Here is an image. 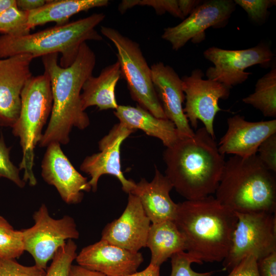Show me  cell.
Masks as SVG:
<instances>
[{"label":"cell","instance_id":"1","mask_svg":"<svg viewBox=\"0 0 276 276\" xmlns=\"http://www.w3.org/2000/svg\"><path fill=\"white\" fill-rule=\"evenodd\" d=\"M58 54L42 57L44 71L50 78L53 105L48 126L38 144L40 147L54 142L66 145L73 128L84 130L90 124L88 116L82 108L81 94L95 68V53L86 42L83 43L75 60L66 67L58 63Z\"/></svg>","mask_w":276,"mask_h":276},{"label":"cell","instance_id":"2","mask_svg":"<svg viewBox=\"0 0 276 276\" xmlns=\"http://www.w3.org/2000/svg\"><path fill=\"white\" fill-rule=\"evenodd\" d=\"M165 175L187 200L214 194L225 161L218 144L203 127L190 137L180 138L163 153Z\"/></svg>","mask_w":276,"mask_h":276},{"label":"cell","instance_id":"3","mask_svg":"<svg viewBox=\"0 0 276 276\" xmlns=\"http://www.w3.org/2000/svg\"><path fill=\"white\" fill-rule=\"evenodd\" d=\"M174 221L185 238L187 252L197 264L220 262L227 257L237 217L215 197L178 203Z\"/></svg>","mask_w":276,"mask_h":276},{"label":"cell","instance_id":"4","mask_svg":"<svg viewBox=\"0 0 276 276\" xmlns=\"http://www.w3.org/2000/svg\"><path fill=\"white\" fill-rule=\"evenodd\" d=\"M215 197L235 212L275 213V173L267 169L257 154L234 155L225 162Z\"/></svg>","mask_w":276,"mask_h":276},{"label":"cell","instance_id":"5","mask_svg":"<svg viewBox=\"0 0 276 276\" xmlns=\"http://www.w3.org/2000/svg\"><path fill=\"white\" fill-rule=\"evenodd\" d=\"M103 13L55 26L23 36H0V58L29 55L33 58L60 53L59 65L66 67L75 60L81 44L103 37L96 27L105 18Z\"/></svg>","mask_w":276,"mask_h":276},{"label":"cell","instance_id":"6","mask_svg":"<svg viewBox=\"0 0 276 276\" xmlns=\"http://www.w3.org/2000/svg\"><path fill=\"white\" fill-rule=\"evenodd\" d=\"M21 108L12 126V133L19 139L22 156L19 170L24 171L23 180L34 187L37 179L33 172L34 150L38 145L42 130L51 115L53 98L50 76L44 73L31 77L21 93Z\"/></svg>","mask_w":276,"mask_h":276},{"label":"cell","instance_id":"7","mask_svg":"<svg viewBox=\"0 0 276 276\" xmlns=\"http://www.w3.org/2000/svg\"><path fill=\"white\" fill-rule=\"evenodd\" d=\"M101 32L117 49L121 77L126 80L132 99L155 117L167 119L152 81L151 68L139 44L111 27L102 26Z\"/></svg>","mask_w":276,"mask_h":276},{"label":"cell","instance_id":"8","mask_svg":"<svg viewBox=\"0 0 276 276\" xmlns=\"http://www.w3.org/2000/svg\"><path fill=\"white\" fill-rule=\"evenodd\" d=\"M237 222L224 269L230 271L243 258L253 255L258 260L276 251L275 213L265 211L235 212Z\"/></svg>","mask_w":276,"mask_h":276},{"label":"cell","instance_id":"9","mask_svg":"<svg viewBox=\"0 0 276 276\" xmlns=\"http://www.w3.org/2000/svg\"><path fill=\"white\" fill-rule=\"evenodd\" d=\"M34 224L21 231L25 251L33 258L35 265L45 270L57 250L70 239H77L79 232L73 217L54 219L44 203L33 215Z\"/></svg>","mask_w":276,"mask_h":276},{"label":"cell","instance_id":"10","mask_svg":"<svg viewBox=\"0 0 276 276\" xmlns=\"http://www.w3.org/2000/svg\"><path fill=\"white\" fill-rule=\"evenodd\" d=\"M269 44L259 43L255 47L243 50H225L212 47L203 52L204 57L214 66L206 71V76L223 84L229 88L245 82L251 74L245 70L259 64L267 68L274 57Z\"/></svg>","mask_w":276,"mask_h":276},{"label":"cell","instance_id":"11","mask_svg":"<svg viewBox=\"0 0 276 276\" xmlns=\"http://www.w3.org/2000/svg\"><path fill=\"white\" fill-rule=\"evenodd\" d=\"M203 76L201 70L195 68L190 75L181 78L186 100L183 110L191 127L197 128L200 120L215 138L214 119L217 112L222 110L218 101L228 98L230 88L218 82L203 79Z\"/></svg>","mask_w":276,"mask_h":276},{"label":"cell","instance_id":"12","mask_svg":"<svg viewBox=\"0 0 276 276\" xmlns=\"http://www.w3.org/2000/svg\"><path fill=\"white\" fill-rule=\"evenodd\" d=\"M236 5L233 0L203 1L181 22L164 29L162 38L170 43L175 51L182 48L190 40L193 43H200L205 38L207 29L226 26Z\"/></svg>","mask_w":276,"mask_h":276},{"label":"cell","instance_id":"13","mask_svg":"<svg viewBox=\"0 0 276 276\" xmlns=\"http://www.w3.org/2000/svg\"><path fill=\"white\" fill-rule=\"evenodd\" d=\"M135 130L119 123L99 142L100 152L86 157L80 165V170L88 174L91 190L98 189L99 178L103 175H111L120 181L122 189L128 194L134 189L136 182L124 175L120 160V148L123 141Z\"/></svg>","mask_w":276,"mask_h":276},{"label":"cell","instance_id":"14","mask_svg":"<svg viewBox=\"0 0 276 276\" xmlns=\"http://www.w3.org/2000/svg\"><path fill=\"white\" fill-rule=\"evenodd\" d=\"M41 168L43 180L56 189L66 204L80 203L83 198V192L91 190L87 177L74 168L58 143L48 145Z\"/></svg>","mask_w":276,"mask_h":276},{"label":"cell","instance_id":"15","mask_svg":"<svg viewBox=\"0 0 276 276\" xmlns=\"http://www.w3.org/2000/svg\"><path fill=\"white\" fill-rule=\"evenodd\" d=\"M34 58L18 55L0 59V127H12L21 108V93L32 77L30 65Z\"/></svg>","mask_w":276,"mask_h":276},{"label":"cell","instance_id":"16","mask_svg":"<svg viewBox=\"0 0 276 276\" xmlns=\"http://www.w3.org/2000/svg\"><path fill=\"white\" fill-rule=\"evenodd\" d=\"M151 221L139 199L129 193L127 205L120 217L108 223L101 239L133 252L146 247Z\"/></svg>","mask_w":276,"mask_h":276},{"label":"cell","instance_id":"17","mask_svg":"<svg viewBox=\"0 0 276 276\" xmlns=\"http://www.w3.org/2000/svg\"><path fill=\"white\" fill-rule=\"evenodd\" d=\"M78 265L106 276H126L136 271L143 262L140 252H133L101 239L77 254Z\"/></svg>","mask_w":276,"mask_h":276},{"label":"cell","instance_id":"18","mask_svg":"<svg viewBox=\"0 0 276 276\" xmlns=\"http://www.w3.org/2000/svg\"><path fill=\"white\" fill-rule=\"evenodd\" d=\"M150 68L152 81L167 118L174 123L180 138L193 136L195 132L182 107L185 95L181 78L172 67L161 62Z\"/></svg>","mask_w":276,"mask_h":276},{"label":"cell","instance_id":"19","mask_svg":"<svg viewBox=\"0 0 276 276\" xmlns=\"http://www.w3.org/2000/svg\"><path fill=\"white\" fill-rule=\"evenodd\" d=\"M227 129L218 144L223 155L247 157L257 154L260 144L276 133V120L250 122L236 114L227 120Z\"/></svg>","mask_w":276,"mask_h":276},{"label":"cell","instance_id":"20","mask_svg":"<svg viewBox=\"0 0 276 276\" xmlns=\"http://www.w3.org/2000/svg\"><path fill=\"white\" fill-rule=\"evenodd\" d=\"M173 185L165 175L155 167L152 180L145 178L135 183L131 192L140 200L142 207L152 224L165 221H174L177 203L170 196Z\"/></svg>","mask_w":276,"mask_h":276},{"label":"cell","instance_id":"21","mask_svg":"<svg viewBox=\"0 0 276 276\" xmlns=\"http://www.w3.org/2000/svg\"><path fill=\"white\" fill-rule=\"evenodd\" d=\"M113 112L119 123L130 129L141 130L147 135L158 139L166 148L172 146L180 139L172 121L156 118L139 105L135 107L119 105Z\"/></svg>","mask_w":276,"mask_h":276},{"label":"cell","instance_id":"22","mask_svg":"<svg viewBox=\"0 0 276 276\" xmlns=\"http://www.w3.org/2000/svg\"><path fill=\"white\" fill-rule=\"evenodd\" d=\"M121 77L120 65L117 61L104 67L97 77L90 76L85 82L81 94L82 108L95 106L100 110L116 109L115 89Z\"/></svg>","mask_w":276,"mask_h":276},{"label":"cell","instance_id":"23","mask_svg":"<svg viewBox=\"0 0 276 276\" xmlns=\"http://www.w3.org/2000/svg\"><path fill=\"white\" fill-rule=\"evenodd\" d=\"M151 251L150 264L159 266L173 255L186 251V242L174 221L151 224L146 242Z\"/></svg>","mask_w":276,"mask_h":276},{"label":"cell","instance_id":"24","mask_svg":"<svg viewBox=\"0 0 276 276\" xmlns=\"http://www.w3.org/2000/svg\"><path fill=\"white\" fill-rule=\"evenodd\" d=\"M109 3L108 0L47 1L41 7L29 12L28 24L30 29L50 22H55L56 25H64L75 14L94 8L106 7Z\"/></svg>","mask_w":276,"mask_h":276},{"label":"cell","instance_id":"25","mask_svg":"<svg viewBox=\"0 0 276 276\" xmlns=\"http://www.w3.org/2000/svg\"><path fill=\"white\" fill-rule=\"evenodd\" d=\"M242 101L260 110L266 117H276V67L259 78L255 91Z\"/></svg>","mask_w":276,"mask_h":276},{"label":"cell","instance_id":"26","mask_svg":"<svg viewBox=\"0 0 276 276\" xmlns=\"http://www.w3.org/2000/svg\"><path fill=\"white\" fill-rule=\"evenodd\" d=\"M25 251L21 231L0 215V258L15 259Z\"/></svg>","mask_w":276,"mask_h":276},{"label":"cell","instance_id":"27","mask_svg":"<svg viewBox=\"0 0 276 276\" xmlns=\"http://www.w3.org/2000/svg\"><path fill=\"white\" fill-rule=\"evenodd\" d=\"M28 13L19 10L16 5L0 14V32L12 36L29 34Z\"/></svg>","mask_w":276,"mask_h":276},{"label":"cell","instance_id":"28","mask_svg":"<svg viewBox=\"0 0 276 276\" xmlns=\"http://www.w3.org/2000/svg\"><path fill=\"white\" fill-rule=\"evenodd\" d=\"M77 248L73 240H67L55 254L44 276H68L72 263L77 255Z\"/></svg>","mask_w":276,"mask_h":276},{"label":"cell","instance_id":"29","mask_svg":"<svg viewBox=\"0 0 276 276\" xmlns=\"http://www.w3.org/2000/svg\"><path fill=\"white\" fill-rule=\"evenodd\" d=\"M136 6L151 7L158 15L168 12L175 17L185 19L179 9L178 0H123L119 5L118 10L123 14Z\"/></svg>","mask_w":276,"mask_h":276},{"label":"cell","instance_id":"30","mask_svg":"<svg viewBox=\"0 0 276 276\" xmlns=\"http://www.w3.org/2000/svg\"><path fill=\"white\" fill-rule=\"evenodd\" d=\"M11 147H8L3 134L0 137V178L9 179L20 188L25 186L26 182L20 176L19 169L10 160Z\"/></svg>","mask_w":276,"mask_h":276},{"label":"cell","instance_id":"31","mask_svg":"<svg viewBox=\"0 0 276 276\" xmlns=\"http://www.w3.org/2000/svg\"><path fill=\"white\" fill-rule=\"evenodd\" d=\"M236 5L240 6L247 14L249 18L254 22L262 25L268 15V9L275 5V0H235Z\"/></svg>","mask_w":276,"mask_h":276},{"label":"cell","instance_id":"32","mask_svg":"<svg viewBox=\"0 0 276 276\" xmlns=\"http://www.w3.org/2000/svg\"><path fill=\"white\" fill-rule=\"evenodd\" d=\"M171 272L170 276H211L214 271L198 272L191 268L193 263L197 261L186 251H181L173 255L171 258Z\"/></svg>","mask_w":276,"mask_h":276},{"label":"cell","instance_id":"33","mask_svg":"<svg viewBox=\"0 0 276 276\" xmlns=\"http://www.w3.org/2000/svg\"><path fill=\"white\" fill-rule=\"evenodd\" d=\"M45 273L35 265L25 266L15 259L0 258V276H44Z\"/></svg>","mask_w":276,"mask_h":276},{"label":"cell","instance_id":"34","mask_svg":"<svg viewBox=\"0 0 276 276\" xmlns=\"http://www.w3.org/2000/svg\"><path fill=\"white\" fill-rule=\"evenodd\" d=\"M257 154L265 167L276 172V133L266 139L259 146Z\"/></svg>","mask_w":276,"mask_h":276},{"label":"cell","instance_id":"35","mask_svg":"<svg viewBox=\"0 0 276 276\" xmlns=\"http://www.w3.org/2000/svg\"><path fill=\"white\" fill-rule=\"evenodd\" d=\"M256 256L249 255L234 267L227 276H260Z\"/></svg>","mask_w":276,"mask_h":276},{"label":"cell","instance_id":"36","mask_svg":"<svg viewBox=\"0 0 276 276\" xmlns=\"http://www.w3.org/2000/svg\"><path fill=\"white\" fill-rule=\"evenodd\" d=\"M260 276H276V251L258 260Z\"/></svg>","mask_w":276,"mask_h":276},{"label":"cell","instance_id":"37","mask_svg":"<svg viewBox=\"0 0 276 276\" xmlns=\"http://www.w3.org/2000/svg\"><path fill=\"white\" fill-rule=\"evenodd\" d=\"M46 2L44 0H16V4L19 10L30 12L41 7Z\"/></svg>","mask_w":276,"mask_h":276},{"label":"cell","instance_id":"38","mask_svg":"<svg viewBox=\"0 0 276 276\" xmlns=\"http://www.w3.org/2000/svg\"><path fill=\"white\" fill-rule=\"evenodd\" d=\"M202 2L200 0H178L179 9L185 18L191 14Z\"/></svg>","mask_w":276,"mask_h":276},{"label":"cell","instance_id":"39","mask_svg":"<svg viewBox=\"0 0 276 276\" xmlns=\"http://www.w3.org/2000/svg\"><path fill=\"white\" fill-rule=\"evenodd\" d=\"M68 276H106L96 271L88 269L80 265H72L71 267Z\"/></svg>","mask_w":276,"mask_h":276},{"label":"cell","instance_id":"40","mask_svg":"<svg viewBox=\"0 0 276 276\" xmlns=\"http://www.w3.org/2000/svg\"><path fill=\"white\" fill-rule=\"evenodd\" d=\"M126 276H160V267L149 264L143 270Z\"/></svg>","mask_w":276,"mask_h":276},{"label":"cell","instance_id":"41","mask_svg":"<svg viewBox=\"0 0 276 276\" xmlns=\"http://www.w3.org/2000/svg\"><path fill=\"white\" fill-rule=\"evenodd\" d=\"M16 5V0H0V14Z\"/></svg>","mask_w":276,"mask_h":276}]
</instances>
